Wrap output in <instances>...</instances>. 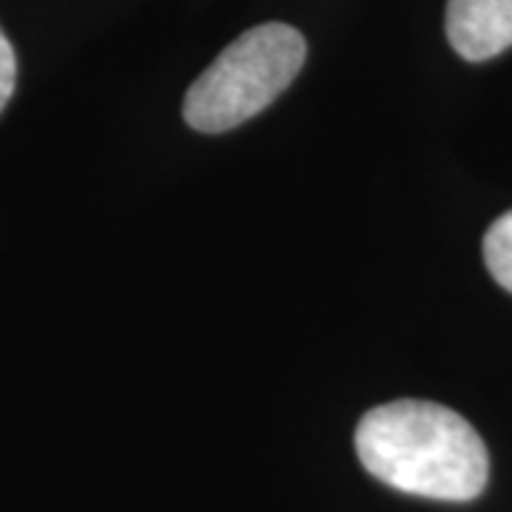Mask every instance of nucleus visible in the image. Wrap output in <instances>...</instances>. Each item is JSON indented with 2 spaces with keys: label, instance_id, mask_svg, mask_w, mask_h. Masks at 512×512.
Segmentation results:
<instances>
[{
  "label": "nucleus",
  "instance_id": "5",
  "mask_svg": "<svg viewBox=\"0 0 512 512\" xmlns=\"http://www.w3.org/2000/svg\"><path fill=\"white\" fill-rule=\"evenodd\" d=\"M15 83H18V57H15L9 37L0 29V111L6 109V103L12 100Z\"/></svg>",
  "mask_w": 512,
  "mask_h": 512
},
{
  "label": "nucleus",
  "instance_id": "3",
  "mask_svg": "<svg viewBox=\"0 0 512 512\" xmlns=\"http://www.w3.org/2000/svg\"><path fill=\"white\" fill-rule=\"evenodd\" d=\"M447 40L470 63L498 57L512 46V0H450Z\"/></svg>",
  "mask_w": 512,
  "mask_h": 512
},
{
  "label": "nucleus",
  "instance_id": "2",
  "mask_svg": "<svg viewBox=\"0 0 512 512\" xmlns=\"http://www.w3.org/2000/svg\"><path fill=\"white\" fill-rule=\"evenodd\" d=\"M308 43L288 23L239 35L185 92L183 117L202 134H222L265 111L302 72Z\"/></svg>",
  "mask_w": 512,
  "mask_h": 512
},
{
  "label": "nucleus",
  "instance_id": "1",
  "mask_svg": "<svg viewBox=\"0 0 512 512\" xmlns=\"http://www.w3.org/2000/svg\"><path fill=\"white\" fill-rule=\"evenodd\" d=\"M356 453L387 487L433 501H473L490 481V456L476 427L436 402L399 399L367 410Z\"/></svg>",
  "mask_w": 512,
  "mask_h": 512
},
{
  "label": "nucleus",
  "instance_id": "4",
  "mask_svg": "<svg viewBox=\"0 0 512 512\" xmlns=\"http://www.w3.org/2000/svg\"><path fill=\"white\" fill-rule=\"evenodd\" d=\"M484 262L495 282L512 293V211L487 228L484 234Z\"/></svg>",
  "mask_w": 512,
  "mask_h": 512
}]
</instances>
